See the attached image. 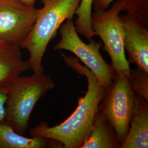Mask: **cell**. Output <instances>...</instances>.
I'll return each mask as SVG.
<instances>
[{"label": "cell", "mask_w": 148, "mask_h": 148, "mask_svg": "<svg viewBox=\"0 0 148 148\" xmlns=\"http://www.w3.org/2000/svg\"><path fill=\"white\" fill-rule=\"evenodd\" d=\"M122 5V0H116L110 9L92 12L91 27L103 43L114 72L123 73L128 76L131 68L126 57L124 34L119 19Z\"/></svg>", "instance_id": "4"}, {"label": "cell", "mask_w": 148, "mask_h": 148, "mask_svg": "<svg viewBox=\"0 0 148 148\" xmlns=\"http://www.w3.org/2000/svg\"><path fill=\"white\" fill-rule=\"evenodd\" d=\"M39 12L22 0H0V40L21 48Z\"/></svg>", "instance_id": "7"}, {"label": "cell", "mask_w": 148, "mask_h": 148, "mask_svg": "<svg viewBox=\"0 0 148 148\" xmlns=\"http://www.w3.org/2000/svg\"><path fill=\"white\" fill-rule=\"evenodd\" d=\"M122 143L111 123L98 109L90 134L80 148H121Z\"/></svg>", "instance_id": "11"}, {"label": "cell", "mask_w": 148, "mask_h": 148, "mask_svg": "<svg viewBox=\"0 0 148 148\" xmlns=\"http://www.w3.org/2000/svg\"><path fill=\"white\" fill-rule=\"evenodd\" d=\"M148 148V101L136 94V106L121 148Z\"/></svg>", "instance_id": "10"}, {"label": "cell", "mask_w": 148, "mask_h": 148, "mask_svg": "<svg viewBox=\"0 0 148 148\" xmlns=\"http://www.w3.org/2000/svg\"><path fill=\"white\" fill-rule=\"evenodd\" d=\"M119 19L129 63L134 64L136 67L148 73V26L128 14H120Z\"/></svg>", "instance_id": "8"}, {"label": "cell", "mask_w": 148, "mask_h": 148, "mask_svg": "<svg viewBox=\"0 0 148 148\" xmlns=\"http://www.w3.org/2000/svg\"><path fill=\"white\" fill-rule=\"evenodd\" d=\"M136 106V93L131 88L128 76L123 73H115L112 85L101 101L99 110L115 130L123 142L128 131Z\"/></svg>", "instance_id": "6"}, {"label": "cell", "mask_w": 148, "mask_h": 148, "mask_svg": "<svg viewBox=\"0 0 148 148\" xmlns=\"http://www.w3.org/2000/svg\"><path fill=\"white\" fill-rule=\"evenodd\" d=\"M61 56L66 65L87 80V90L78 100V106L70 116L62 123L49 127L47 122H40L31 128L32 137H41L55 140L64 148H80L88 137L101 101L106 92V87L90 69L79 62L76 57Z\"/></svg>", "instance_id": "1"}, {"label": "cell", "mask_w": 148, "mask_h": 148, "mask_svg": "<svg viewBox=\"0 0 148 148\" xmlns=\"http://www.w3.org/2000/svg\"><path fill=\"white\" fill-rule=\"evenodd\" d=\"M36 20L21 48L29 54L27 62L34 73H44L42 60L48 45L64 21L73 19L81 0H40Z\"/></svg>", "instance_id": "2"}, {"label": "cell", "mask_w": 148, "mask_h": 148, "mask_svg": "<svg viewBox=\"0 0 148 148\" xmlns=\"http://www.w3.org/2000/svg\"><path fill=\"white\" fill-rule=\"evenodd\" d=\"M60 40L54 47V50H66L74 54L95 74L101 85L106 88L110 87L115 76L112 65L107 63L100 52L102 43L92 39L86 43L76 30L73 19L64 22L59 28Z\"/></svg>", "instance_id": "5"}, {"label": "cell", "mask_w": 148, "mask_h": 148, "mask_svg": "<svg viewBox=\"0 0 148 148\" xmlns=\"http://www.w3.org/2000/svg\"><path fill=\"white\" fill-rule=\"evenodd\" d=\"M122 11L148 26V0H122Z\"/></svg>", "instance_id": "14"}, {"label": "cell", "mask_w": 148, "mask_h": 148, "mask_svg": "<svg viewBox=\"0 0 148 148\" xmlns=\"http://www.w3.org/2000/svg\"><path fill=\"white\" fill-rule=\"evenodd\" d=\"M63 148L55 140L41 137H26L15 131L5 122L0 125V148Z\"/></svg>", "instance_id": "12"}, {"label": "cell", "mask_w": 148, "mask_h": 148, "mask_svg": "<svg viewBox=\"0 0 148 148\" xmlns=\"http://www.w3.org/2000/svg\"><path fill=\"white\" fill-rule=\"evenodd\" d=\"M114 1L115 0H93L92 8L94 11L107 10Z\"/></svg>", "instance_id": "17"}, {"label": "cell", "mask_w": 148, "mask_h": 148, "mask_svg": "<svg viewBox=\"0 0 148 148\" xmlns=\"http://www.w3.org/2000/svg\"><path fill=\"white\" fill-rule=\"evenodd\" d=\"M19 46L0 40V86H8L17 77L30 70Z\"/></svg>", "instance_id": "9"}, {"label": "cell", "mask_w": 148, "mask_h": 148, "mask_svg": "<svg viewBox=\"0 0 148 148\" xmlns=\"http://www.w3.org/2000/svg\"><path fill=\"white\" fill-rule=\"evenodd\" d=\"M8 86H0V125L5 122V104Z\"/></svg>", "instance_id": "16"}, {"label": "cell", "mask_w": 148, "mask_h": 148, "mask_svg": "<svg viewBox=\"0 0 148 148\" xmlns=\"http://www.w3.org/2000/svg\"><path fill=\"white\" fill-rule=\"evenodd\" d=\"M22 1L26 2L27 4L32 5H35V2H36V0H22Z\"/></svg>", "instance_id": "18"}, {"label": "cell", "mask_w": 148, "mask_h": 148, "mask_svg": "<svg viewBox=\"0 0 148 148\" xmlns=\"http://www.w3.org/2000/svg\"><path fill=\"white\" fill-rule=\"evenodd\" d=\"M128 79L135 93L148 101V73L137 67L130 69Z\"/></svg>", "instance_id": "15"}, {"label": "cell", "mask_w": 148, "mask_h": 148, "mask_svg": "<svg viewBox=\"0 0 148 148\" xmlns=\"http://www.w3.org/2000/svg\"><path fill=\"white\" fill-rule=\"evenodd\" d=\"M93 0H81L75 14L77 18L74 22L78 34L86 37L89 42L95 35L91 27V16Z\"/></svg>", "instance_id": "13"}, {"label": "cell", "mask_w": 148, "mask_h": 148, "mask_svg": "<svg viewBox=\"0 0 148 148\" xmlns=\"http://www.w3.org/2000/svg\"><path fill=\"white\" fill-rule=\"evenodd\" d=\"M55 85L52 77L44 73L17 77L7 87L5 122L16 132L24 134L37 102Z\"/></svg>", "instance_id": "3"}]
</instances>
